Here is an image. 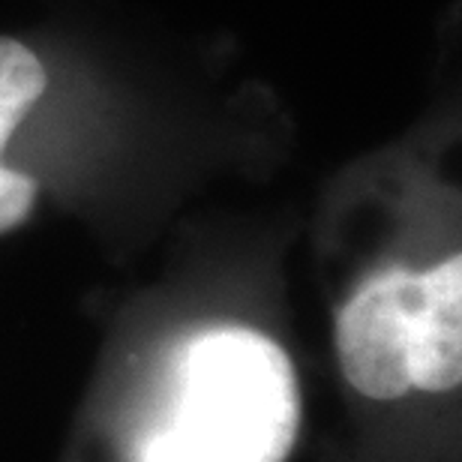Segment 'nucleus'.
Wrapping results in <instances>:
<instances>
[{
	"label": "nucleus",
	"instance_id": "f257e3e1",
	"mask_svg": "<svg viewBox=\"0 0 462 462\" xmlns=\"http://www.w3.org/2000/svg\"><path fill=\"white\" fill-rule=\"evenodd\" d=\"M300 430L289 355L249 328L201 330L171 360L138 462H285Z\"/></svg>",
	"mask_w": 462,
	"mask_h": 462
},
{
	"label": "nucleus",
	"instance_id": "f03ea898",
	"mask_svg": "<svg viewBox=\"0 0 462 462\" xmlns=\"http://www.w3.org/2000/svg\"><path fill=\"white\" fill-rule=\"evenodd\" d=\"M420 273L373 276L337 319V351L348 384L369 400H400L411 387L409 330Z\"/></svg>",
	"mask_w": 462,
	"mask_h": 462
},
{
	"label": "nucleus",
	"instance_id": "7ed1b4c3",
	"mask_svg": "<svg viewBox=\"0 0 462 462\" xmlns=\"http://www.w3.org/2000/svg\"><path fill=\"white\" fill-rule=\"evenodd\" d=\"M411 387L445 393L462 378V258L420 273L409 330Z\"/></svg>",
	"mask_w": 462,
	"mask_h": 462
},
{
	"label": "nucleus",
	"instance_id": "20e7f679",
	"mask_svg": "<svg viewBox=\"0 0 462 462\" xmlns=\"http://www.w3.org/2000/svg\"><path fill=\"white\" fill-rule=\"evenodd\" d=\"M45 90V69L27 45L0 36V151Z\"/></svg>",
	"mask_w": 462,
	"mask_h": 462
},
{
	"label": "nucleus",
	"instance_id": "39448f33",
	"mask_svg": "<svg viewBox=\"0 0 462 462\" xmlns=\"http://www.w3.org/2000/svg\"><path fill=\"white\" fill-rule=\"evenodd\" d=\"M36 201V183L22 171L0 165V235L24 223Z\"/></svg>",
	"mask_w": 462,
	"mask_h": 462
}]
</instances>
